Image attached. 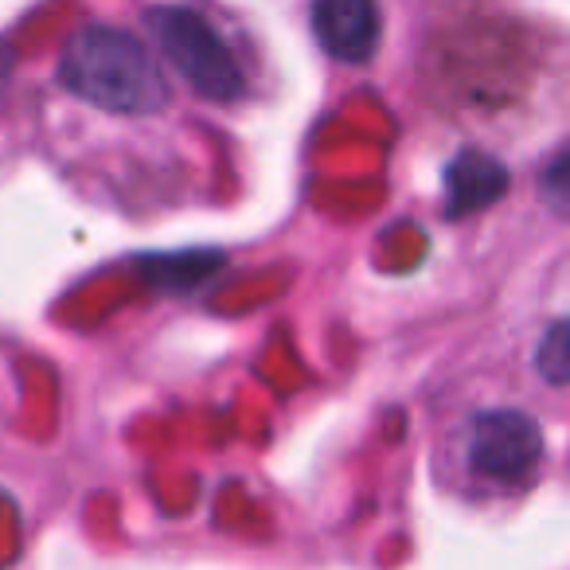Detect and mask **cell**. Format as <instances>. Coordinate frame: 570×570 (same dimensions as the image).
<instances>
[{
    "label": "cell",
    "mask_w": 570,
    "mask_h": 570,
    "mask_svg": "<svg viewBox=\"0 0 570 570\" xmlns=\"http://www.w3.org/2000/svg\"><path fill=\"white\" fill-rule=\"evenodd\" d=\"M59 79L75 98L106 114H157L168 102V82L153 51L134 32L87 24L67 40Z\"/></svg>",
    "instance_id": "obj_1"
},
{
    "label": "cell",
    "mask_w": 570,
    "mask_h": 570,
    "mask_svg": "<svg viewBox=\"0 0 570 570\" xmlns=\"http://www.w3.org/2000/svg\"><path fill=\"white\" fill-rule=\"evenodd\" d=\"M539 461H543V434L523 411H484L469 426V465L489 481H528Z\"/></svg>",
    "instance_id": "obj_3"
},
{
    "label": "cell",
    "mask_w": 570,
    "mask_h": 570,
    "mask_svg": "<svg viewBox=\"0 0 570 570\" xmlns=\"http://www.w3.org/2000/svg\"><path fill=\"white\" fill-rule=\"evenodd\" d=\"M9 75H12V51L0 43V90H4V82H9Z\"/></svg>",
    "instance_id": "obj_8"
},
{
    "label": "cell",
    "mask_w": 570,
    "mask_h": 570,
    "mask_svg": "<svg viewBox=\"0 0 570 570\" xmlns=\"http://www.w3.org/2000/svg\"><path fill=\"white\" fill-rule=\"evenodd\" d=\"M535 367L554 387L570 383V321H559V325L543 336V344H539V352H535Z\"/></svg>",
    "instance_id": "obj_6"
},
{
    "label": "cell",
    "mask_w": 570,
    "mask_h": 570,
    "mask_svg": "<svg viewBox=\"0 0 570 570\" xmlns=\"http://www.w3.org/2000/svg\"><path fill=\"white\" fill-rule=\"evenodd\" d=\"M508 191V173L500 160H492L489 153L465 149L445 173V207L453 219H465L476 207L497 204Z\"/></svg>",
    "instance_id": "obj_5"
},
{
    "label": "cell",
    "mask_w": 570,
    "mask_h": 570,
    "mask_svg": "<svg viewBox=\"0 0 570 570\" xmlns=\"http://www.w3.org/2000/svg\"><path fill=\"white\" fill-rule=\"evenodd\" d=\"M313 32L333 59L367 63L383 36L380 4L375 0H313Z\"/></svg>",
    "instance_id": "obj_4"
},
{
    "label": "cell",
    "mask_w": 570,
    "mask_h": 570,
    "mask_svg": "<svg viewBox=\"0 0 570 570\" xmlns=\"http://www.w3.org/2000/svg\"><path fill=\"white\" fill-rule=\"evenodd\" d=\"M543 191L554 207H570V153L551 160V168L543 173Z\"/></svg>",
    "instance_id": "obj_7"
},
{
    "label": "cell",
    "mask_w": 570,
    "mask_h": 570,
    "mask_svg": "<svg viewBox=\"0 0 570 570\" xmlns=\"http://www.w3.org/2000/svg\"><path fill=\"white\" fill-rule=\"evenodd\" d=\"M145 20H149V32L157 40V48L165 51V59L199 98L235 102L246 90L238 63L230 59V51L223 48L215 28L199 12L180 9V4H160V9H149Z\"/></svg>",
    "instance_id": "obj_2"
}]
</instances>
